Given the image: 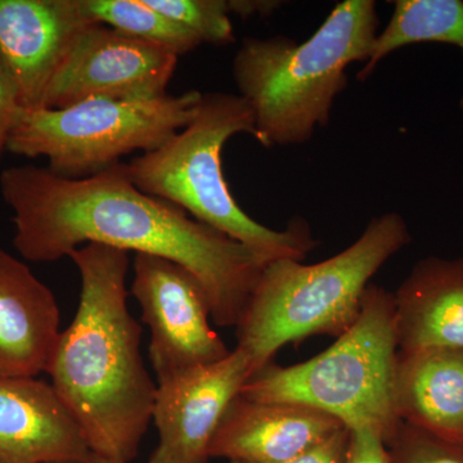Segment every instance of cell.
Here are the masks:
<instances>
[{
  "label": "cell",
  "instance_id": "obj_1",
  "mask_svg": "<svg viewBox=\"0 0 463 463\" xmlns=\"http://www.w3.org/2000/svg\"><path fill=\"white\" fill-rule=\"evenodd\" d=\"M0 192L26 260L51 263L87 243L169 259L203 283L219 327H237L265 267L242 243L143 194L124 163L81 179L12 166L0 174Z\"/></svg>",
  "mask_w": 463,
  "mask_h": 463
},
{
  "label": "cell",
  "instance_id": "obj_2",
  "mask_svg": "<svg viewBox=\"0 0 463 463\" xmlns=\"http://www.w3.org/2000/svg\"><path fill=\"white\" fill-rule=\"evenodd\" d=\"M69 258L80 273L74 321L61 332L47 373L94 455L130 463L154 412L157 386L128 309L129 252L87 243Z\"/></svg>",
  "mask_w": 463,
  "mask_h": 463
},
{
  "label": "cell",
  "instance_id": "obj_3",
  "mask_svg": "<svg viewBox=\"0 0 463 463\" xmlns=\"http://www.w3.org/2000/svg\"><path fill=\"white\" fill-rule=\"evenodd\" d=\"M379 30L376 2L337 3L307 42L245 38L233 58L234 83L255 118L264 147L303 145L331 120L347 87L346 67L367 62Z\"/></svg>",
  "mask_w": 463,
  "mask_h": 463
},
{
  "label": "cell",
  "instance_id": "obj_4",
  "mask_svg": "<svg viewBox=\"0 0 463 463\" xmlns=\"http://www.w3.org/2000/svg\"><path fill=\"white\" fill-rule=\"evenodd\" d=\"M411 241L404 219L390 212L371 219L353 245L321 263L279 259L265 265L236 327L251 376L286 344L345 334L358 319L371 279Z\"/></svg>",
  "mask_w": 463,
  "mask_h": 463
},
{
  "label": "cell",
  "instance_id": "obj_5",
  "mask_svg": "<svg viewBox=\"0 0 463 463\" xmlns=\"http://www.w3.org/2000/svg\"><path fill=\"white\" fill-rule=\"evenodd\" d=\"M257 137L255 118L240 94H203L199 111L161 147L124 163L143 194L174 203L192 218L242 243L264 265L279 259L303 261L318 245L304 219L286 230L265 227L241 209L222 166L225 143L236 134Z\"/></svg>",
  "mask_w": 463,
  "mask_h": 463
},
{
  "label": "cell",
  "instance_id": "obj_6",
  "mask_svg": "<svg viewBox=\"0 0 463 463\" xmlns=\"http://www.w3.org/2000/svg\"><path fill=\"white\" fill-rule=\"evenodd\" d=\"M394 294L370 285L354 325L321 354L303 364H273L252 374L240 395L315 408L350 431L371 429L386 443L397 430L395 373L398 364Z\"/></svg>",
  "mask_w": 463,
  "mask_h": 463
},
{
  "label": "cell",
  "instance_id": "obj_7",
  "mask_svg": "<svg viewBox=\"0 0 463 463\" xmlns=\"http://www.w3.org/2000/svg\"><path fill=\"white\" fill-rule=\"evenodd\" d=\"M203 93L155 99H93L63 109H18L5 151L45 157L48 169L69 179L94 175L134 151H155L184 129Z\"/></svg>",
  "mask_w": 463,
  "mask_h": 463
},
{
  "label": "cell",
  "instance_id": "obj_8",
  "mask_svg": "<svg viewBox=\"0 0 463 463\" xmlns=\"http://www.w3.org/2000/svg\"><path fill=\"white\" fill-rule=\"evenodd\" d=\"M132 294L151 331L149 361L157 383L231 354L210 326L212 307L203 283L182 265L136 254Z\"/></svg>",
  "mask_w": 463,
  "mask_h": 463
},
{
  "label": "cell",
  "instance_id": "obj_9",
  "mask_svg": "<svg viewBox=\"0 0 463 463\" xmlns=\"http://www.w3.org/2000/svg\"><path fill=\"white\" fill-rule=\"evenodd\" d=\"M178 65L172 52L90 23L76 36L45 94V109L83 100L155 99L165 96Z\"/></svg>",
  "mask_w": 463,
  "mask_h": 463
},
{
  "label": "cell",
  "instance_id": "obj_10",
  "mask_svg": "<svg viewBox=\"0 0 463 463\" xmlns=\"http://www.w3.org/2000/svg\"><path fill=\"white\" fill-rule=\"evenodd\" d=\"M251 377L243 350L158 383L152 420L158 431L148 463H209L210 446L228 405Z\"/></svg>",
  "mask_w": 463,
  "mask_h": 463
},
{
  "label": "cell",
  "instance_id": "obj_11",
  "mask_svg": "<svg viewBox=\"0 0 463 463\" xmlns=\"http://www.w3.org/2000/svg\"><path fill=\"white\" fill-rule=\"evenodd\" d=\"M90 23L76 0H0V67L18 108H44L58 67Z\"/></svg>",
  "mask_w": 463,
  "mask_h": 463
},
{
  "label": "cell",
  "instance_id": "obj_12",
  "mask_svg": "<svg viewBox=\"0 0 463 463\" xmlns=\"http://www.w3.org/2000/svg\"><path fill=\"white\" fill-rule=\"evenodd\" d=\"M345 428L330 414L307 405L251 401L239 394L216 429L210 457L230 462H288Z\"/></svg>",
  "mask_w": 463,
  "mask_h": 463
},
{
  "label": "cell",
  "instance_id": "obj_13",
  "mask_svg": "<svg viewBox=\"0 0 463 463\" xmlns=\"http://www.w3.org/2000/svg\"><path fill=\"white\" fill-rule=\"evenodd\" d=\"M91 452L53 386L0 380V463H90Z\"/></svg>",
  "mask_w": 463,
  "mask_h": 463
},
{
  "label": "cell",
  "instance_id": "obj_14",
  "mask_svg": "<svg viewBox=\"0 0 463 463\" xmlns=\"http://www.w3.org/2000/svg\"><path fill=\"white\" fill-rule=\"evenodd\" d=\"M60 335L53 292L0 249V380L47 373Z\"/></svg>",
  "mask_w": 463,
  "mask_h": 463
},
{
  "label": "cell",
  "instance_id": "obj_15",
  "mask_svg": "<svg viewBox=\"0 0 463 463\" xmlns=\"http://www.w3.org/2000/svg\"><path fill=\"white\" fill-rule=\"evenodd\" d=\"M394 300L399 352L463 349V259L419 261Z\"/></svg>",
  "mask_w": 463,
  "mask_h": 463
},
{
  "label": "cell",
  "instance_id": "obj_16",
  "mask_svg": "<svg viewBox=\"0 0 463 463\" xmlns=\"http://www.w3.org/2000/svg\"><path fill=\"white\" fill-rule=\"evenodd\" d=\"M395 410L408 425L463 443V349L399 352Z\"/></svg>",
  "mask_w": 463,
  "mask_h": 463
},
{
  "label": "cell",
  "instance_id": "obj_17",
  "mask_svg": "<svg viewBox=\"0 0 463 463\" xmlns=\"http://www.w3.org/2000/svg\"><path fill=\"white\" fill-rule=\"evenodd\" d=\"M392 5V16L377 35L373 53L356 74L358 80H367L383 58L408 45L443 43L463 53L462 0H397Z\"/></svg>",
  "mask_w": 463,
  "mask_h": 463
},
{
  "label": "cell",
  "instance_id": "obj_18",
  "mask_svg": "<svg viewBox=\"0 0 463 463\" xmlns=\"http://www.w3.org/2000/svg\"><path fill=\"white\" fill-rule=\"evenodd\" d=\"M76 5L91 23L157 45L178 57L201 45L194 33L149 7L146 0H76Z\"/></svg>",
  "mask_w": 463,
  "mask_h": 463
},
{
  "label": "cell",
  "instance_id": "obj_19",
  "mask_svg": "<svg viewBox=\"0 0 463 463\" xmlns=\"http://www.w3.org/2000/svg\"><path fill=\"white\" fill-rule=\"evenodd\" d=\"M164 16L175 21L201 44L228 45L236 41L230 0H146Z\"/></svg>",
  "mask_w": 463,
  "mask_h": 463
},
{
  "label": "cell",
  "instance_id": "obj_20",
  "mask_svg": "<svg viewBox=\"0 0 463 463\" xmlns=\"http://www.w3.org/2000/svg\"><path fill=\"white\" fill-rule=\"evenodd\" d=\"M386 448L390 463H463V443L435 437L403 421Z\"/></svg>",
  "mask_w": 463,
  "mask_h": 463
},
{
  "label": "cell",
  "instance_id": "obj_21",
  "mask_svg": "<svg viewBox=\"0 0 463 463\" xmlns=\"http://www.w3.org/2000/svg\"><path fill=\"white\" fill-rule=\"evenodd\" d=\"M350 432L352 439L346 463H390L386 441L380 432L371 429Z\"/></svg>",
  "mask_w": 463,
  "mask_h": 463
},
{
  "label": "cell",
  "instance_id": "obj_22",
  "mask_svg": "<svg viewBox=\"0 0 463 463\" xmlns=\"http://www.w3.org/2000/svg\"><path fill=\"white\" fill-rule=\"evenodd\" d=\"M350 439H352V432L349 429H343L321 446L291 459V461L283 463H346L347 455H349Z\"/></svg>",
  "mask_w": 463,
  "mask_h": 463
},
{
  "label": "cell",
  "instance_id": "obj_23",
  "mask_svg": "<svg viewBox=\"0 0 463 463\" xmlns=\"http://www.w3.org/2000/svg\"><path fill=\"white\" fill-rule=\"evenodd\" d=\"M18 103L14 91L9 84L7 76L0 67V147L5 149V142L14 118H16Z\"/></svg>",
  "mask_w": 463,
  "mask_h": 463
},
{
  "label": "cell",
  "instance_id": "obj_24",
  "mask_svg": "<svg viewBox=\"0 0 463 463\" xmlns=\"http://www.w3.org/2000/svg\"><path fill=\"white\" fill-rule=\"evenodd\" d=\"M232 14L243 18L255 16L268 17L274 14L279 7L281 2L272 0H230Z\"/></svg>",
  "mask_w": 463,
  "mask_h": 463
},
{
  "label": "cell",
  "instance_id": "obj_25",
  "mask_svg": "<svg viewBox=\"0 0 463 463\" xmlns=\"http://www.w3.org/2000/svg\"><path fill=\"white\" fill-rule=\"evenodd\" d=\"M90 463H115V462L109 461V459H108V458H103V457L94 455V453H93V457H91Z\"/></svg>",
  "mask_w": 463,
  "mask_h": 463
},
{
  "label": "cell",
  "instance_id": "obj_26",
  "mask_svg": "<svg viewBox=\"0 0 463 463\" xmlns=\"http://www.w3.org/2000/svg\"><path fill=\"white\" fill-rule=\"evenodd\" d=\"M459 109H461L462 114H463V96L461 100H459Z\"/></svg>",
  "mask_w": 463,
  "mask_h": 463
},
{
  "label": "cell",
  "instance_id": "obj_27",
  "mask_svg": "<svg viewBox=\"0 0 463 463\" xmlns=\"http://www.w3.org/2000/svg\"><path fill=\"white\" fill-rule=\"evenodd\" d=\"M5 149L3 147H0V157H2L3 152H5Z\"/></svg>",
  "mask_w": 463,
  "mask_h": 463
}]
</instances>
